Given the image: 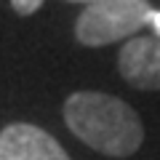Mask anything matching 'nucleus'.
<instances>
[{
    "label": "nucleus",
    "mask_w": 160,
    "mask_h": 160,
    "mask_svg": "<svg viewBox=\"0 0 160 160\" xmlns=\"http://www.w3.org/2000/svg\"><path fill=\"white\" fill-rule=\"evenodd\" d=\"M64 120L83 144L109 158H131L144 142V126L136 109L109 93H72L64 104Z\"/></svg>",
    "instance_id": "obj_1"
},
{
    "label": "nucleus",
    "mask_w": 160,
    "mask_h": 160,
    "mask_svg": "<svg viewBox=\"0 0 160 160\" xmlns=\"http://www.w3.org/2000/svg\"><path fill=\"white\" fill-rule=\"evenodd\" d=\"M155 8L149 0H99L86 6L78 16L75 38L83 46H109L118 40H131L142 27H147Z\"/></svg>",
    "instance_id": "obj_2"
},
{
    "label": "nucleus",
    "mask_w": 160,
    "mask_h": 160,
    "mask_svg": "<svg viewBox=\"0 0 160 160\" xmlns=\"http://www.w3.org/2000/svg\"><path fill=\"white\" fill-rule=\"evenodd\" d=\"M0 160H69V155L48 131L11 123L0 131Z\"/></svg>",
    "instance_id": "obj_3"
},
{
    "label": "nucleus",
    "mask_w": 160,
    "mask_h": 160,
    "mask_svg": "<svg viewBox=\"0 0 160 160\" xmlns=\"http://www.w3.org/2000/svg\"><path fill=\"white\" fill-rule=\"evenodd\" d=\"M118 69L142 91H160V38H131L120 48Z\"/></svg>",
    "instance_id": "obj_4"
},
{
    "label": "nucleus",
    "mask_w": 160,
    "mask_h": 160,
    "mask_svg": "<svg viewBox=\"0 0 160 160\" xmlns=\"http://www.w3.org/2000/svg\"><path fill=\"white\" fill-rule=\"evenodd\" d=\"M11 6L16 13H22V16H29V13H35L40 6H43V0H11Z\"/></svg>",
    "instance_id": "obj_5"
},
{
    "label": "nucleus",
    "mask_w": 160,
    "mask_h": 160,
    "mask_svg": "<svg viewBox=\"0 0 160 160\" xmlns=\"http://www.w3.org/2000/svg\"><path fill=\"white\" fill-rule=\"evenodd\" d=\"M149 27H155V32H158V38H160V11H152V19H149Z\"/></svg>",
    "instance_id": "obj_6"
},
{
    "label": "nucleus",
    "mask_w": 160,
    "mask_h": 160,
    "mask_svg": "<svg viewBox=\"0 0 160 160\" xmlns=\"http://www.w3.org/2000/svg\"><path fill=\"white\" fill-rule=\"evenodd\" d=\"M69 3H88L91 6V3H99V0H69Z\"/></svg>",
    "instance_id": "obj_7"
}]
</instances>
